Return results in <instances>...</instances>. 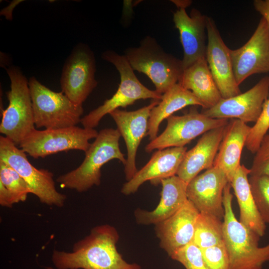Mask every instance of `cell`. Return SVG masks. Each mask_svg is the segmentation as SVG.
Here are the masks:
<instances>
[{
  "label": "cell",
  "mask_w": 269,
  "mask_h": 269,
  "mask_svg": "<svg viewBox=\"0 0 269 269\" xmlns=\"http://www.w3.org/2000/svg\"><path fill=\"white\" fill-rule=\"evenodd\" d=\"M119 240L114 227L97 226L75 243L71 252L54 250L52 262L56 269H141L138 264L123 259L117 249Z\"/></svg>",
  "instance_id": "obj_1"
},
{
  "label": "cell",
  "mask_w": 269,
  "mask_h": 269,
  "mask_svg": "<svg viewBox=\"0 0 269 269\" xmlns=\"http://www.w3.org/2000/svg\"><path fill=\"white\" fill-rule=\"evenodd\" d=\"M231 187L229 183L226 185L223 197V241L230 269H262L264 264L269 261V244L259 247L261 237L237 219L232 209Z\"/></svg>",
  "instance_id": "obj_2"
},
{
  "label": "cell",
  "mask_w": 269,
  "mask_h": 269,
  "mask_svg": "<svg viewBox=\"0 0 269 269\" xmlns=\"http://www.w3.org/2000/svg\"><path fill=\"white\" fill-rule=\"evenodd\" d=\"M121 135L117 129L101 130L95 140L85 152V158L77 168L61 175L56 181L63 187L78 192L87 191L101 183L102 166L116 159L124 165L127 159L121 151L119 140Z\"/></svg>",
  "instance_id": "obj_3"
},
{
  "label": "cell",
  "mask_w": 269,
  "mask_h": 269,
  "mask_svg": "<svg viewBox=\"0 0 269 269\" xmlns=\"http://www.w3.org/2000/svg\"><path fill=\"white\" fill-rule=\"evenodd\" d=\"M124 55L134 71L146 75L163 94L177 83L183 72L182 60L166 53L155 39L146 36L138 47H130Z\"/></svg>",
  "instance_id": "obj_4"
},
{
  "label": "cell",
  "mask_w": 269,
  "mask_h": 269,
  "mask_svg": "<svg viewBox=\"0 0 269 269\" xmlns=\"http://www.w3.org/2000/svg\"><path fill=\"white\" fill-rule=\"evenodd\" d=\"M102 58L117 68L120 75V83L116 92L110 99L82 118L81 123L83 128L94 129L106 115L120 107L126 108L132 105L137 100L161 99L162 95L148 89L139 81L124 55L107 50L102 53Z\"/></svg>",
  "instance_id": "obj_5"
},
{
  "label": "cell",
  "mask_w": 269,
  "mask_h": 269,
  "mask_svg": "<svg viewBox=\"0 0 269 269\" xmlns=\"http://www.w3.org/2000/svg\"><path fill=\"white\" fill-rule=\"evenodd\" d=\"M10 80V89L6 95L9 104L2 111L0 133L15 145L35 129L33 111L28 81L16 66L5 68Z\"/></svg>",
  "instance_id": "obj_6"
},
{
  "label": "cell",
  "mask_w": 269,
  "mask_h": 269,
  "mask_svg": "<svg viewBox=\"0 0 269 269\" xmlns=\"http://www.w3.org/2000/svg\"><path fill=\"white\" fill-rule=\"evenodd\" d=\"M34 123L38 128H64L81 122L82 105L72 102L62 92H55L40 83L34 77L28 81Z\"/></svg>",
  "instance_id": "obj_7"
},
{
  "label": "cell",
  "mask_w": 269,
  "mask_h": 269,
  "mask_svg": "<svg viewBox=\"0 0 269 269\" xmlns=\"http://www.w3.org/2000/svg\"><path fill=\"white\" fill-rule=\"evenodd\" d=\"M0 160L13 168L27 184L31 194L41 203L62 207L66 196L56 190L53 174L44 169H37L28 161L26 153L10 139L0 136Z\"/></svg>",
  "instance_id": "obj_8"
},
{
  "label": "cell",
  "mask_w": 269,
  "mask_h": 269,
  "mask_svg": "<svg viewBox=\"0 0 269 269\" xmlns=\"http://www.w3.org/2000/svg\"><path fill=\"white\" fill-rule=\"evenodd\" d=\"M98 132L94 129L73 126L64 128L34 129L19 144V147L34 158H44L60 151L82 150L89 148V140Z\"/></svg>",
  "instance_id": "obj_9"
},
{
  "label": "cell",
  "mask_w": 269,
  "mask_h": 269,
  "mask_svg": "<svg viewBox=\"0 0 269 269\" xmlns=\"http://www.w3.org/2000/svg\"><path fill=\"white\" fill-rule=\"evenodd\" d=\"M166 120L167 124L164 131L145 146L146 152L169 147H184L198 136L226 126L229 122L226 119L209 118L199 113L194 108L183 115H173Z\"/></svg>",
  "instance_id": "obj_10"
},
{
  "label": "cell",
  "mask_w": 269,
  "mask_h": 269,
  "mask_svg": "<svg viewBox=\"0 0 269 269\" xmlns=\"http://www.w3.org/2000/svg\"><path fill=\"white\" fill-rule=\"evenodd\" d=\"M95 71L94 53L86 44H78L64 65L60 79L61 92L74 103L82 105L97 86Z\"/></svg>",
  "instance_id": "obj_11"
},
{
  "label": "cell",
  "mask_w": 269,
  "mask_h": 269,
  "mask_svg": "<svg viewBox=\"0 0 269 269\" xmlns=\"http://www.w3.org/2000/svg\"><path fill=\"white\" fill-rule=\"evenodd\" d=\"M235 78L239 86L249 76L269 72V30L262 17L249 40L237 49H230Z\"/></svg>",
  "instance_id": "obj_12"
},
{
  "label": "cell",
  "mask_w": 269,
  "mask_h": 269,
  "mask_svg": "<svg viewBox=\"0 0 269 269\" xmlns=\"http://www.w3.org/2000/svg\"><path fill=\"white\" fill-rule=\"evenodd\" d=\"M269 94V76L262 78L243 93L222 98L216 105L202 113L213 119H236L245 123H256Z\"/></svg>",
  "instance_id": "obj_13"
},
{
  "label": "cell",
  "mask_w": 269,
  "mask_h": 269,
  "mask_svg": "<svg viewBox=\"0 0 269 269\" xmlns=\"http://www.w3.org/2000/svg\"><path fill=\"white\" fill-rule=\"evenodd\" d=\"M206 31V58L222 98L227 99L241 94L234 76L230 49L223 40L214 20L208 16Z\"/></svg>",
  "instance_id": "obj_14"
},
{
  "label": "cell",
  "mask_w": 269,
  "mask_h": 269,
  "mask_svg": "<svg viewBox=\"0 0 269 269\" xmlns=\"http://www.w3.org/2000/svg\"><path fill=\"white\" fill-rule=\"evenodd\" d=\"M229 183L224 172L213 166L192 179L187 186V196L200 213L220 220L224 216L223 191Z\"/></svg>",
  "instance_id": "obj_15"
},
{
  "label": "cell",
  "mask_w": 269,
  "mask_h": 269,
  "mask_svg": "<svg viewBox=\"0 0 269 269\" xmlns=\"http://www.w3.org/2000/svg\"><path fill=\"white\" fill-rule=\"evenodd\" d=\"M159 101L154 100L148 105L135 111H127L118 109L110 113L126 145L127 158L124 171L127 181L138 171L135 164L137 150L142 139L147 135L150 111Z\"/></svg>",
  "instance_id": "obj_16"
},
{
  "label": "cell",
  "mask_w": 269,
  "mask_h": 269,
  "mask_svg": "<svg viewBox=\"0 0 269 269\" xmlns=\"http://www.w3.org/2000/svg\"><path fill=\"white\" fill-rule=\"evenodd\" d=\"M207 16L196 8L188 15L184 8H177L173 20L183 49V70L199 59L206 57Z\"/></svg>",
  "instance_id": "obj_17"
},
{
  "label": "cell",
  "mask_w": 269,
  "mask_h": 269,
  "mask_svg": "<svg viewBox=\"0 0 269 269\" xmlns=\"http://www.w3.org/2000/svg\"><path fill=\"white\" fill-rule=\"evenodd\" d=\"M199 213L188 200L175 214L155 225L160 246L169 257L192 242Z\"/></svg>",
  "instance_id": "obj_18"
},
{
  "label": "cell",
  "mask_w": 269,
  "mask_h": 269,
  "mask_svg": "<svg viewBox=\"0 0 269 269\" xmlns=\"http://www.w3.org/2000/svg\"><path fill=\"white\" fill-rule=\"evenodd\" d=\"M187 151V147H172L157 150L148 162L123 186L121 192L126 195L135 193L145 182L153 184L176 175Z\"/></svg>",
  "instance_id": "obj_19"
},
{
  "label": "cell",
  "mask_w": 269,
  "mask_h": 269,
  "mask_svg": "<svg viewBox=\"0 0 269 269\" xmlns=\"http://www.w3.org/2000/svg\"><path fill=\"white\" fill-rule=\"evenodd\" d=\"M226 126L211 130L202 134L196 144L186 151L177 176L188 184L202 170L213 166Z\"/></svg>",
  "instance_id": "obj_20"
},
{
  "label": "cell",
  "mask_w": 269,
  "mask_h": 269,
  "mask_svg": "<svg viewBox=\"0 0 269 269\" xmlns=\"http://www.w3.org/2000/svg\"><path fill=\"white\" fill-rule=\"evenodd\" d=\"M160 201L152 211L137 208L134 214L137 224L151 225L163 221L179 210L188 201L187 184L174 175L161 180Z\"/></svg>",
  "instance_id": "obj_21"
},
{
  "label": "cell",
  "mask_w": 269,
  "mask_h": 269,
  "mask_svg": "<svg viewBox=\"0 0 269 269\" xmlns=\"http://www.w3.org/2000/svg\"><path fill=\"white\" fill-rule=\"evenodd\" d=\"M251 127L236 119H231L225 128L213 166L221 169L230 183L240 166L242 152Z\"/></svg>",
  "instance_id": "obj_22"
},
{
  "label": "cell",
  "mask_w": 269,
  "mask_h": 269,
  "mask_svg": "<svg viewBox=\"0 0 269 269\" xmlns=\"http://www.w3.org/2000/svg\"><path fill=\"white\" fill-rule=\"evenodd\" d=\"M188 106H199L203 109L206 108L202 102L178 83L162 94L158 104L150 113L147 132L150 141L157 137L159 125L164 120Z\"/></svg>",
  "instance_id": "obj_23"
},
{
  "label": "cell",
  "mask_w": 269,
  "mask_h": 269,
  "mask_svg": "<svg viewBox=\"0 0 269 269\" xmlns=\"http://www.w3.org/2000/svg\"><path fill=\"white\" fill-rule=\"evenodd\" d=\"M202 102L206 108L216 105L223 98L209 69L206 57L183 70L178 82Z\"/></svg>",
  "instance_id": "obj_24"
},
{
  "label": "cell",
  "mask_w": 269,
  "mask_h": 269,
  "mask_svg": "<svg viewBox=\"0 0 269 269\" xmlns=\"http://www.w3.org/2000/svg\"><path fill=\"white\" fill-rule=\"evenodd\" d=\"M250 169L241 164L230 184L233 188L240 207V222L260 237L265 235L266 226L254 200L248 175Z\"/></svg>",
  "instance_id": "obj_25"
},
{
  "label": "cell",
  "mask_w": 269,
  "mask_h": 269,
  "mask_svg": "<svg viewBox=\"0 0 269 269\" xmlns=\"http://www.w3.org/2000/svg\"><path fill=\"white\" fill-rule=\"evenodd\" d=\"M30 190L25 180L10 166L0 160V204L11 208L25 201Z\"/></svg>",
  "instance_id": "obj_26"
},
{
  "label": "cell",
  "mask_w": 269,
  "mask_h": 269,
  "mask_svg": "<svg viewBox=\"0 0 269 269\" xmlns=\"http://www.w3.org/2000/svg\"><path fill=\"white\" fill-rule=\"evenodd\" d=\"M223 242V222L221 220L214 216L200 213L192 242L202 250Z\"/></svg>",
  "instance_id": "obj_27"
},
{
  "label": "cell",
  "mask_w": 269,
  "mask_h": 269,
  "mask_svg": "<svg viewBox=\"0 0 269 269\" xmlns=\"http://www.w3.org/2000/svg\"><path fill=\"white\" fill-rule=\"evenodd\" d=\"M249 181L260 215L265 224H269V177L250 176Z\"/></svg>",
  "instance_id": "obj_28"
},
{
  "label": "cell",
  "mask_w": 269,
  "mask_h": 269,
  "mask_svg": "<svg viewBox=\"0 0 269 269\" xmlns=\"http://www.w3.org/2000/svg\"><path fill=\"white\" fill-rule=\"evenodd\" d=\"M269 129V98L266 101L261 114L255 125L251 127L245 146L253 153L260 147L262 140Z\"/></svg>",
  "instance_id": "obj_29"
},
{
  "label": "cell",
  "mask_w": 269,
  "mask_h": 269,
  "mask_svg": "<svg viewBox=\"0 0 269 269\" xmlns=\"http://www.w3.org/2000/svg\"><path fill=\"white\" fill-rule=\"evenodd\" d=\"M170 257L179 262L186 269H209L204 261L201 250L192 242Z\"/></svg>",
  "instance_id": "obj_30"
},
{
  "label": "cell",
  "mask_w": 269,
  "mask_h": 269,
  "mask_svg": "<svg viewBox=\"0 0 269 269\" xmlns=\"http://www.w3.org/2000/svg\"><path fill=\"white\" fill-rule=\"evenodd\" d=\"M204 261L209 269H230L228 255L224 241L201 250Z\"/></svg>",
  "instance_id": "obj_31"
},
{
  "label": "cell",
  "mask_w": 269,
  "mask_h": 269,
  "mask_svg": "<svg viewBox=\"0 0 269 269\" xmlns=\"http://www.w3.org/2000/svg\"><path fill=\"white\" fill-rule=\"evenodd\" d=\"M250 169V176L265 175L269 177V134H267L255 153Z\"/></svg>",
  "instance_id": "obj_32"
},
{
  "label": "cell",
  "mask_w": 269,
  "mask_h": 269,
  "mask_svg": "<svg viewBox=\"0 0 269 269\" xmlns=\"http://www.w3.org/2000/svg\"><path fill=\"white\" fill-rule=\"evenodd\" d=\"M253 3L256 10L266 20L269 30V0H255Z\"/></svg>",
  "instance_id": "obj_33"
},
{
  "label": "cell",
  "mask_w": 269,
  "mask_h": 269,
  "mask_svg": "<svg viewBox=\"0 0 269 269\" xmlns=\"http://www.w3.org/2000/svg\"><path fill=\"white\" fill-rule=\"evenodd\" d=\"M19 1H21L16 0V1H14L10 3V4L8 5V6H7V7H5L4 9L1 10V13H0L1 14L5 15L6 18L7 19H8L9 20L11 19L12 18V16H11L12 10H10V8L11 7L12 8H13L15 7V5L17 4V3H18V2H19Z\"/></svg>",
  "instance_id": "obj_34"
},
{
  "label": "cell",
  "mask_w": 269,
  "mask_h": 269,
  "mask_svg": "<svg viewBox=\"0 0 269 269\" xmlns=\"http://www.w3.org/2000/svg\"><path fill=\"white\" fill-rule=\"evenodd\" d=\"M177 6V8H186L189 6L192 1L191 0H171Z\"/></svg>",
  "instance_id": "obj_35"
},
{
  "label": "cell",
  "mask_w": 269,
  "mask_h": 269,
  "mask_svg": "<svg viewBox=\"0 0 269 269\" xmlns=\"http://www.w3.org/2000/svg\"><path fill=\"white\" fill-rule=\"evenodd\" d=\"M46 269H55V268H53L51 267H46L45 268Z\"/></svg>",
  "instance_id": "obj_36"
}]
</instances>
